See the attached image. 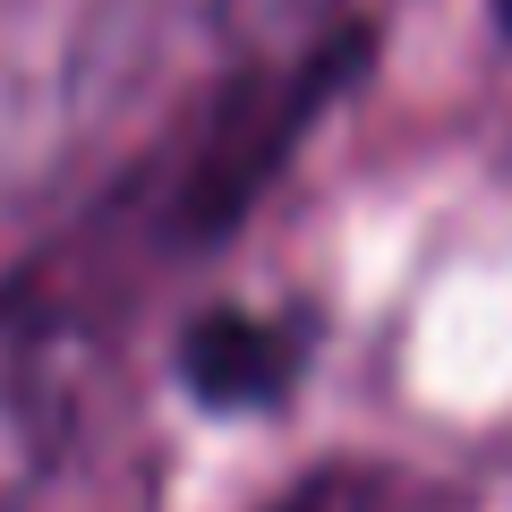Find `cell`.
<instances>
[{"label":"cell","instance_id":"1","mask_svg":"<svg viewBox=\"0 0 512 512\" xmlns=\"http://www.w3.org/2000/svg\"><path fill=\"white\" fill-rule=\"evenodd\" d=\"M188 384H197V402L214 410H265L291 393L299 376V333L274 325V316H248V308H214L180 350Z\"/></svg>","mask_w":512,"mask_h":512},{"label":"cell","instance_id":"2","mask_svg":"<svg viewBox=\"0 0 512 512\" xmlns=\"http://www.w3.org/2000/svg\"><path fill=\"white\" fill-rule=\"evenodd\" d=\"M299 512H359V504H350V495H333V487H325V495H308V504H299Z\"/></svg>","mask_w":512,"mask_h":512}]
</instances>
